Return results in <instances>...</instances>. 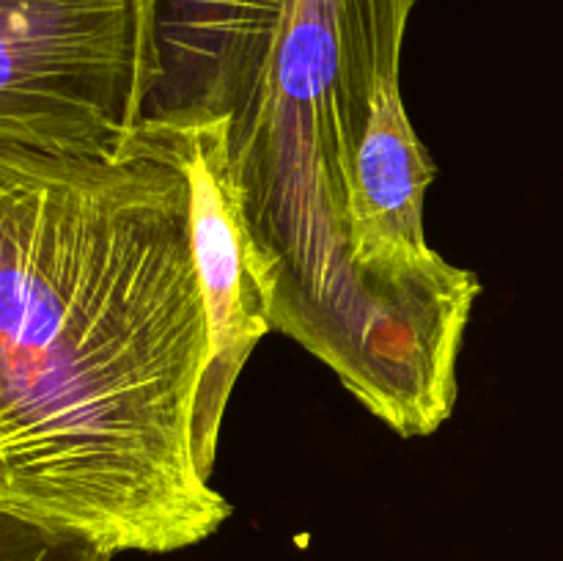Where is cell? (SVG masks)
Listing matches in <instances>:
<instances>
[{
	"label": "cell",
	"instance_id": "obj_1",
	"mask_svg": "<svg viewBox=\"0 0 563 561\" xmlns=\"http://www.w3.org/2000/svg\"><path fill=\"white\" fill-rule=\"evenodd\" d=\"M207 352L185 130L0 146V509L110 556L207 542L234 512L196 460Z\"/></svg>",
	"mask_w": 563,
	"mask_h": 561
},
{
	"label": "cell",
	"instance_id": "obj_2",
	"mask_svg": "<svg viewBox=\"0 0 563 561\" xmlns=\"http://www.w3.org/2000/svg\"><path fill=\"white\" fill-rule=\"evenodd\" d=\"M418 0H286L267 61L225 119V174L269 324L401 438L451 418L440 377L357 270L355 157L399 75Z\"/></svg>",
	"mask_w": 563,
	"mask_h": 561
},
{
	"label": "cell",
	"instance_id": "obj_3",
	"mask_svg": "<svg viewBox=\"0 0 563 561\" xmlns=\"http://www.w3.org/2000/svg\"><path fill=\"white\" fill-rule=\"evenodd\" d=\"M148 86L146 0H0V146L119 152Z\"/></svg>",
	"mask_w": 563,
	"mask_h": 561
},
{
	"label": "cell",
	"instance_id": "obj_4",
	"mask_svg": "<svg viewBox=\"0 0 563 561\" xmlns=\"http://www.w3.org/2000/svg\"><path fill=\"white\" fill-rule=\"evenodd\" d=\"M185 165L190 176V240L207 308L209 352L196 399V460L212 479L220 429L234 385L258 341L273 330L256 284L242 226L225 174V119L185 130Z\"/></svg>",
	"mask_w": 563,
	"mask_h": 561
},
{
	"label": "cell",
	"instance_id": "obj_5",
	"mask_svg": "<svg viewBox=\"0 0 563 561\" xmlns=\"http://www.w3.org/2000/svg\"><path fill=\"white\" fill-rule=\"evenodd\" d=\"M286 0H146L152 86L143 127L229 119L267 61Z\"/></svg>",
	"mask_w": 563,
	"mask_h": 561
},
{
	"label": "cell",
	"instance_id": "obj_6",
	"mask_svg": "<svg viewBox=\"0 0 563 561\" xmlns=\"http://www.w3.org/2000/svg\"><path fill=\"white\" fill-rule=\"evenodd\" d=\"M0 561H113L86 539L0 509Z\"/></svg>",
	"mask_w": 563,
	"mask_h": 561
}]
</instances>
